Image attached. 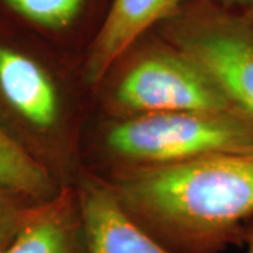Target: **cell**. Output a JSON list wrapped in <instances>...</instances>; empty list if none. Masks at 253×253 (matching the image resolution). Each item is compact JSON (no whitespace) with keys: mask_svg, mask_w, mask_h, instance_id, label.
Returning <instances> with one entry per match:
<instances>
[{"mask_svg":"<svg viewBox=\"0 0 253 253\" xmlns=\"http://www.w3.org/2000/svg\"><path fill=\"white\" fill-rule=\"evenodd\" d=\"M126 211L174 253H217L253 217V149L136 166L113 186Z\"/></svg>","mask_w":253,"mask_h":253,"instance_id":"cell-1","label":"cell"},{"mask_svg":"<svg viewBox=\"0 0 253 253\" xmlns=\"http://www.w3.org/2000/svg\"><path fill=\"white\" fill-rule=\"evenodd\" d=\"M114 155L136 166L173 165L253 149V126L235 113H163L128 117L106 138Z\"/></svg>","mask_w":253,"mask_h":253,"instance_id":"cell-2","label":"cell"},{"mask_svg":"<svg viewBox=\"0 0 253 253\" xmlns=\"http://www.w3.org/2000/svg\"><path fill=\"white\" fill-rule=\"evenodd\" d=\"M168 20L170 46L196 63L231 110L253 126L252 21L212 1Z\"/></svg>","mask_w":253,"mask_h":253,"instance_id":"cell-3","label":"cell"},{"mask_svg":"<svg viewBox=\"0 0 253 253\" xmlns=\"http://www.w3.org/2000/svg\"><path fill=\"white\" fill-rule=\"evenodd\" d=\"M114 101L128 117L163 113H234L215 84L174 48L141 56L121 78Z\"/></svg>","mask_w":253,"mask_h":253,"instance_id":"cell-4","label":"cell"},{"mask_svg":"<svg viewBox=\"0 0 253 253\" xmlns=\"http://www.w3.org/2000/svg\"><path fill=\"white\" fill-rule=\"evenodd\" d=\"M61 114V91L48 65L23 46L0 41V124L36 156L37 144L52 135Z\"/></svg>","mask_w":253,"mask_h":253,"instance_id":"cell-5","label":"cell"},{"mask_svg":"<svg viewBox=\"0 0 253 253\" xmlns=\"http://www.w3.org/2000/svg\"><path fill=\"white\" fill-rule=\"evenodd\" d=\"M76 194L87 253H174L126 212L113 187L86 181Z\"/></svg>","mask_w":253,"mask_h":253,"instance_id":"cell-6","label":"cell"},{"mask_svg":"<svg viewBox=\"0 0 253 253\" xmlns=\"http://www.w3.org/2000/svg\"><path fill=\"white\" fill-rule=\"evenodd\" d=\"M186 0H114L91 46L87 76L103 78L139 37L158 21L168 20Z\"/></svg>","mask_w":253,"mask_h":253,"instance_id":"cell-7","label":"cell"},{"mask_svg":"<svg viewBox=\"0 0 253 253\" xmlns=\"http://www.w3.org/2000/svg\"><path fill=\"white\" fill-rule=\"evenodd\" d=\"M3 253H87L78 194L61 187L38 203Z\"/></svg>","mask_w":253,"mask_h":253,"instance_id":"cell-8","label":"cell"},{"mask_svg":"<svg viewBox=\"0 0 253 253\" xmlns=\"http://www.w3.org/2000/svg\"><path fill=\"white\" fill-rule=\"evenodd\" d=\"M0 189L36 201H45L59 191L54 173L28 152L0 124Z\"/></svg>","mask_w":253,"mask_h":253,"instance_id":"cell-9","label":"cell"},{"mask_svg":"<svg viewBox=\"0 0 253 253\" xmlns=\"http://www.w3.org/2000/svg\"><path fill=\"white\" fill-rule=\"evenodd\" d=\"M13 13L37 27L61 30L69 26L83 0H1Z\"/></svg>","mask_w":253,"mask_h":253,"instance_id":"cell-10","label":"cell"},{"mask_svg":"<svg viewBox=\"0 0 253 253\" xmlns=\"http://www.w3.org/2000/svg\"><path fill=\"white\" fill-rule=\"evenodd\" d=\"M38 203L41 201L0 189V253L7 249Z\"/></svg>","mask_w":253,"mask_h":253,"instance_id":"cell-11","label":"cell"},{"mask_svg":"<svg viewBox=\"0 0 253 253\" xmlns=\"http://www.w3.org/2000/svg\"><path fill=\"white\" fill-rule=\"evenodd\" d=\"M210 1L215 3V4L221 6V7H225V9H241L242 11L245 9H248L253 3V0H210Z\"/></svg>","mask_w":253,"mask_h":253,"instance_id":"cell-12","label":"cell"},{"mask_svg":"<svg viewBox=\"0 0 253 253\" xmlns=\"http://www.w3.org/2000/svg\"><path fill=\"white\" fill-rule=\"evenodd\" d=\"M246 244H248L246 253H253V228L246 234Z\"/></svg>","mask_w":253,"mask_h":253,"instance_id":"cell-13","label":"cell"},{"mask_svg":"<svg viewBox=\"0 0 253 253\" xmlns=\"http://www.w3.org/2000/svg\"><path fill=\"white\" fill-rule=\"evenodd\" d=\"M241 13L244 14L245 17L249 18V20L253 23V3L249 6V7H248V9H245L244 11H241Z\"/></svg>","mask_w":253,"mask_h":253,"instance_id":"cell-14","label":"cell"}]
</instances>
